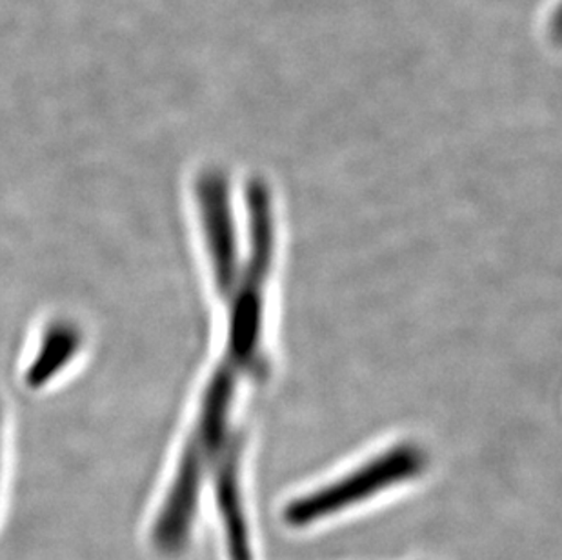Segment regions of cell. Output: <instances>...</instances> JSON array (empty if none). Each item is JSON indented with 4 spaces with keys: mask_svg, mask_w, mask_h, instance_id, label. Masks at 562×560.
Returning a JSON list of instances; mask_svg holds the SVG:
<instances>
[{
    "mask_svg": "<svg viewBox=\"0 0 562 560\" xmlns=\"http://www.w3.org/2000/svg\"><path fill=\"white\" fill-rule=\"evenodd\" d=\"M425 459L415 448L401 446L362 466L361 470L340 481L321 488L306 497L297 499L284 509V520L290 526L303 528L323 518L331 517L346 507L367 501L386 488L406 481L423 470Z\"/></svg>",
    "mask_w": 562,
    "mask_h": 560,
    "instance_id": "obj_1",
    "label": "cell"
},
{
    "mask_svg": "<svg viewBox=\"0 0 562 560\" xmlns=\"http://www.w3.org/2000/svg\"><path fill=\"white\" fill-rule=\"evenodd\" d=\"M206 459V455L191 445L182 455L173 486L168 493V499L160 509L154 528L155 546L165 553H176L188 540L191 523L195 517Z\"/></svg>",
    "mask_w": 562,
    "mask_h": 560,
    "instance_id": "obj_2",
    "label": "cell"
},
{
    "mask_svg": "<svg viewBox=\"0 0 562 560\" xmlns=\"http://www.w3.org/2000/svg\"><path fill=\"white\" fill-rule=\"evenodd\" d=\"M201 201L218 285L223 291H228L234 285L235 277L234 232L226 204V191L217 175H207L202 180Z\"/></svg>",
    "mask_w": 562,
    "mask_h": 560,
    "instance_id": "obj_3",
    "label": "cell"
},
{
    "mask_svg": "<svg viewBox=\"0 0 562 560\" xmlns=\"http://www.w3.org/2000/svg\"><path fill=\"white\" fill-rule=\"evenodd\" d=\"M218 509L223 517L224 531L228 540L232 560H251L250 535L246 524L243 501H240L237 455L224 457L217 473Z\"/></svg>",
    "mask_w": 562,
    "mask_h": 560,
    "instance_id": "obj_4",
    "label": "cell"
},
{
    "mask_svg": "<svg viewBox=\"0 0 562 560\" xmlns=\"http://www.w3.org/2000/svg\"><path fill=\"white\" fill-rule=\"evenodd\" d=\"M80 335L75 326L60 323L44 335V343L38 348L37 357L26 373V382L32 388L43 387L48 379L57 373L66 362L71 360L75 351L79 349Z\"/></svg>",
    "mask_w": 562,
    "mask_h": 560,
    "instance_id": "obj_5",
    "label": "cell"
}]
</instances>
